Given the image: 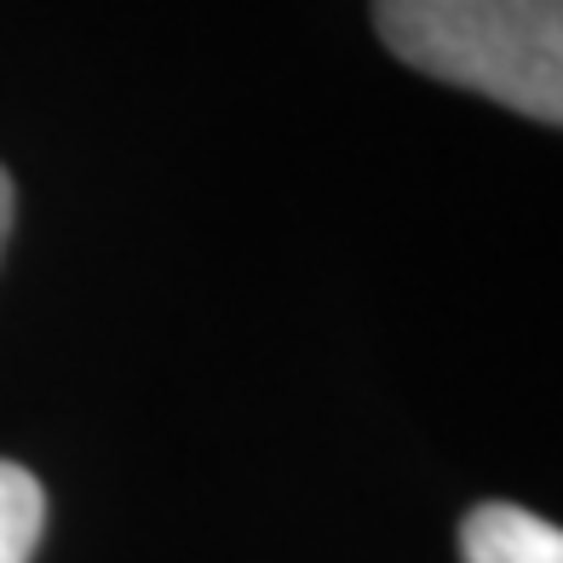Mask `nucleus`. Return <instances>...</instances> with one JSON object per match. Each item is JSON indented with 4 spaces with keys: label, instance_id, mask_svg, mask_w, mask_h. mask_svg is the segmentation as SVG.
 Masks as SVG:
<instances>
[{
    "label": "nucleus",
    "instance_id": "obj_1",
    "mask_svg": "<svg viewBox=\"0 0 563 563\" xmlns=\"http://www.w3.org/2000/svg\"><path fill=\"white\" fill-rule=\"evenodd\" d=\"M374 23L408 69L563 126V0H374Z\"/></svg>",
    "mask_w": 563,
    "mask_h": 563
},
{
    "label": "nucleus",
    "instance_id": "obj_2",
    "mask_svg": "<svg viewBox=\"0 0 563 563\" xmlns=\"http://www.w3.org/2000/svg\"><path fill=\"white\" fill-rule=\"evenodd\" d=\"M460 563H563V529L523 506L489 500L460 523Z\"/></svg>",
    "mask_w": 563,
    "mask_h": 563
},
{
    "label": "nucleus",
    "instance_id": "obj_3",
    "mask_svg": "<svg viewBox=\"0 0 563 563\" xmlns=\"http://www.w3.org/2000/svg\"><path fill=\"white\" fill-rule=\"evenodd\" d=\"M46 529V495L35 472L0 460V563H30Z\"/></svg>",
    "mask_w": 563,
    "mask_h": 563
},
{
    "label": "nucleus",
    "instance_id": "obj_4",
    "mask_svg": "<svg viewBox=\"0 0 563 563\" xmlns=\"http://www.w3.org/2000/svg\"><path fill=\"white\" fill-rule=\"evenodd\" d=\"M7 236H12V178L0 167V253H7Z\"/></svg>",
    "mask_w": 563,
    "mask_h": 563
}]
</instances>
